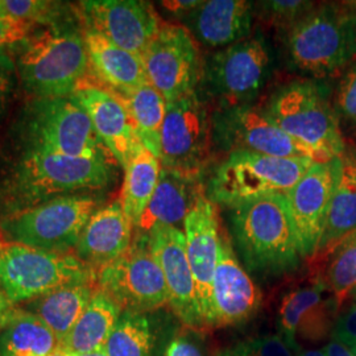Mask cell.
I'll list each match as a JSON object with an SVG mask.
<instances>
[{"label":"cell","instance_id":"obj_7","mask_svg":"<svg viewBox=\"0 0 356 356\" xmlns=\"http://www.w3.org/2000/svg\"><path fill=\"white\" fill-rule=\"evenodd\" d=\"M316 161L235 151L218 166L209 184V198L231 207L269 194H286Z\"/></svg>","mask_w":356,"mask_h":356},{"label":"cell","instance_id":"obj_47","mask_svg":"<svg viewBox=\"0 0 356 356\" xmlns=\"http://www.w3.org/2000/svg\"><path fill=\"white\" fill-rule=\"evenodd\" d=\"M6 245H7V244H6V243L3 242V241H1V238H0V254H3V251H4V248H6Z\"/></svg>","mask_w":356,"mask_h":356},{"label":"cell","instance_id":"obj_28","mask_svg":"<svg viewBox=\"0 0 356 356\" xmlns=\"http://www.w3.org/2000/svg\"><path fill=\"white\" fill-rule=\"evenodd\" d=\"M122 313V307L97 288L86 310L60 347L76 355L103 350Z\"/></svg>","mask_w":356,"mask_h":356},{"label":"cell","instance_id":"obj_44","mask_svg":"<svg viewBox=\"0 0 356 356\" xmlns=\"http://www.w3.org/2000/svg\"><path fill=\"white\" fill-rule=\"evenodd\" d=\"M323 350L326 353V356H355L350 347L337 341H331Z\"/></svg>","mask_w":356,"mask_h":356},{"label":"cell","instance_id":"obj_23","mask_svg":"<svg viewBox=\"0 0 356 356\" xmlns=\"http://www.w3.org/2000/svg\"><path fill=\"white\" fill-rule=\"evenodd\" d=\"M195 41L211 48H226L250 38L254 4L244 0H209L184 17Z\"/></svg>","mask_w":356,"mask_h":356},{"label":"cell","instance_id":"obj_8","mask_svg":"<svg viewBox=\"0 0 356 356\" xmlns=\"http://www.w3.org/2000/svg\"><path fill=\"white\" fill-rule=\"evenodd\" d=\"M99 202L88 194L66 195L7 216L0 223L13 243L53 254H70Z\"/></svg>","mask_w":356,"mask_h":356},{"label":"cell","instance_id":"obj_32","mask_svg":"<svg viewBox=\"0 0 356 356\" xmlns=\"http://www.w3.org/2000/svg\"><path fill=\"white\" fill-rule=\"evenodd\" d=\"M156 341V329L148 313L123 312L103 350L108 356H153Z\"/></svg>","mask_w":356,"mask_h":356},{"label":"cell","instance_id":"obj_10","mask_svg":"<svg viewBox=\"0 0 356 356\" xmlns=\"http://www.w3.org/2000/svg\"><path fill=\"white\" fill-rule=\"evenodd\" d=\"M272 51L261 35L250 36L211 54L204 64L202 79L220 108L251 104L267 85Z\"/></svg>","mask_w":356,"mask_h":356},{"label":"cell","instance_id":"obj_11","mask_svg":"<svg viewBox=\"0 0 356 356\" xmlns=\"http://www.w3.org/2000/svg\"><path fill=\"white\" fill-rule=\"evenodd\" d=\"M97 288L123 312L151 313L169 305L165 279L149 239L135 234L127 252L97 273Z\"/></svg>","mask_w":356,"mask_h":356},{"label":"cell","instance_id":"obj_6","mask_svg":"<svg viewBox=\"0 0 356 356\" xmlns=\"http://www.w3.org/2000/svg\"><path fill=\"white\" fill-rule=\"evenodd\" d=\"M268 116L326 161L346 149L339 119L323 89L312 81H296L277 90L264 107Z\"/></svg>","mask_w":356,"mask_h":356},{"label":"cell","instance_id":"obj_2","mask_svg":"<svg viewBox=\"0 0 356 356\" xmlns=\"http://www.w3.org/2000/svg\"><path fill=\"white\" fill-rule=\"evenodd\" d=\"M15 45L16 74L32 99L72 97L90 76L83 28L76 23L35 28Z\"/></svg>","mask_w":356,"mask_h":356},{"label":"cell","instance_id":"obj_26","mask_svg":"<svg viewBox=\"0 0 356 356\" xmlns=\"http://www.w3.org/2000/svg\"><path fill=\"white\" fill-rule=\"evenodd\" d=\"M356 231V149L346 147L337 157V178L318 254H329Z\"/></svg>","mask_w":356,"mask_h":356},{"label":"cell","instance_id":"obj_48","mask_svg":"<svg viewBox=\"0 0 356 356\" xmlns=\"http://www.w3.org/2000/svg\"><path fill=\"white\" fill-rule=\"evenodd\" d=\"M351 296H353V298H354V301L356 302V288L354 289V292L351 293Z\"/></svg>","mask_w":356,"mask_h":356},{"label":"cell","instance_id":"obj_19","mask_svg":"<svg viewBox=\"0 0 356 356\" xmlns=\"http://www.w3.org/2000/svg\"><path fill=\"white\" fill-rule=\"evenodd\" d=\"M149 247L165 279L169 306L191 329H202L204 321L197 298L195 281L186 254L185 234L177 227L156 229L148 235Z\"/></svg>","mask_w":356,"mask_h":356},{"label":"cell","instance_id":"obj_29","mask_svg":"<svg viewBox=\"0 0 356 356\" xmlns=\"http://www.w3.org/2000/svg\"><path fill=\"white\" fill-rule=\"evenodd\" d=\"M58 346L53 331L28 310L16 309L0 330V356H51Z\"/></svg>","mask_w":356,"mask_h":356},{"label":"cell","instance_id":"obj_24","mask_svg":"<svg viewBox=\"0 0 356 356\" xmlns=\"http://www.w3.org/2000/svg\"><path fill=\"white\" fill-rule=\"evenodd\" d=\"M198 177L161 166L157 188L135 226V234L148 236L156 229L184 226L197 200L204 194Z\"/></svg>","mask_w":356,"mask_h":356},{"label":"cell","instance_id":"obj_36","mask_svg":"<svg viewBox=\"0 0 356 356\" xmlns=\"http://www.w3.org/2000/svg\"><path fill=\"white\" fill-rule=\"evenodd\" d=\"M280 334L263 335L241 341L222 350L218 356H294Z\"/></svg>","mask_w":356,"mask_h":356},{"label":"cell","instance_id":"obj_37","mask_svg":"<svg viewBox=\"0 0 356 356\" xmlns=\"http://www.w3.org/2000/svg\"><path fill=\"white\" fill-rule=\"evenodd\" d=\"M334 110L338 119L356 134V61L347 67L334 97Z\"/></svg>","mask_w":356,"mask_h":356},{"label":"cell","instance_id":"obj_18","mask_svg":"<svg viewBox=\"0 0 356 356\" xmlns=\"http://www.w3.org/2000/svg\"><path fill=\"white\" fill-rule=\"evenodd\" d=\"M260 304V291L241 266L227 234L222 229L211 284L209 327H227L243 323L254 316Z\"/></svg>","mask_w":356,"mask_h":356},{"label":"cell","instance_id":"obj_15","mask_svg":"<svg viewBox=\"0 0 356 356\" xmlns=\"http://www.w3.org/2000/svg\"><path fill=\"white\" fill-rule=\"evenodd\" d=\"M76 10L83 28L140 57L163 26L152 4L141 0H85Z\"/></svg>","mask_w":356,"mask_h":356},{"label":"cell","instance_id":"obj_9","mask_svg":"<svg viewBox=\"0 0 356 356\" xmlns=\"http://www.w3.org/2000/svg\"><path fill=\"white\" fill-rule=\"evenodd\" d=\"M90 280L97 281V272L76 254H53L10 243L0 254V289L13 305L33 301L70 282Z\"/></svg>","mask_w":356,"mask_h":356},{"label":"cell","instance_id":"obj_45","mask_svg":"<svg viewBox=\"0 0 356 356\" xmlns=\"http://www.w3.org/2000/svg\"><path fill=\"white\" fill-rule=\"evenodd\" d=\"M298 356H326V353H325V350H316V348H313V350L301 351Z\"/></svg>","mask_w":356,"mask_h":356},{"label":"cell","instance_id":"obj_46","mask_svg":"<svg viewBox=\"0 0 356 356\" xmlns=\"http://www.w3.org/2000/svg\"><path fill=\"white\" fill-rule=\"evenodd\" d=\"M8 17V15L6 13V10H4V7H3V4H1V0H0V20H4V19H7Z\"/></svg>","mask_w":356,"mask_h":356},{"label":"cell","instance_id":"obj_34","mask_svg":"<svg viewBox=\"0 0 356 356\" xmlns=\"http://www.w3.org/2000/svg\"><path fill=\"white\" fill-rule=\"evenodd\" d=\"M8 15L36 26H60L79 22L76 4L51 0H1Z\"/></svg>","mask_w":356,"mask_h":356},{"label":"cell","instance_id":"obj_43","mask_svg":"<svg viewBox=\"0 0 356 356\" xmlns=\"http://www.w3.org/2000/svg\"><path fill=\"white\" fill-rule=\"evenodd\" d=\"M15 312H16V309L13 307V304L6 297V294L0 289V330L11 319Z\"/></svg>","mask_w":356,"mask_h":356},{"label":"cell","instance_id":"obj_20","mask_svg":"<svg viewBox=\"0 0 356 356\" xmlns=\"http://www.w3.org/2000/svg\"><path fill=\"white\" fill-rule=\"evenodd\" d=\"M182 231L186 254L195 281L197 298L204 321L209 326L211 312V284L218 261L220 225L216 204L202 194L186 216Z\"/></svg>","mask_w":356,"mask_h":356},{"label":"cell","instance_id":"obj_13","mask_svg":"<svg viewBox=\"0 0 356 356\" xmlns=\"http://www.w3.org/2000/svg\"><path fill=\"white\" fill-rule=\"evenodd\" d=\"M211 141V115L197 91L166 103L160 156L163 168L200 176L209 161Z\"/></svg>","mask_w":356,"mask_h":356},{"label":"cell","instance_id":"obj_3","mask_svg":"<svg viewBox=\"0 0 356 356\" xmlns=\"http://www.w3.org/2000/svg\"><path fill=\"white\" fill-rule=\"evenodd\" d=\"M229 225L248 269L267 277L296 270L302 256L284 194H269L234 204Z\"/></svg>","mask_w":356,"mask_h":356},{"label":"cell","instance_id":"obj_21","mask_svg":"<svg viewBox=\"0 0 356 356\" xmlns=\"http://www.w3.org/2000/svg\"><path fill=\"white\" fill-rule=\"evenodd\" d=\"M89 115L103 145L123 169L143 145L124 104L111 91L88 78L72 95Z\"/></svg>","mask_w":356,"mask_h":356},{"label":"cell","instance_id":"obj_22","mask_svg":"<svg viewBox=\"0 0 356 356\" xmlns=\"http://www.w3.org/2000/svg\"><path fill=\"white\" fill-rule=\"evenodd\" d=\"M135 229L119 200L98 209L90 218L76 247V256L97 273L131 247Z\"/></svg>","mask_w":356,"mask_h":356},{"label":"cell","instance_id":"obj_17","mask_svg":"<svg viewBox=\"0 0 356 356\" xmlns=\"http://www.w3.org/2000/svg\"><path fill=\"white\" fill-rule=\"evenodd\" d=\"M338 301L325 284H313L288 293L281 301L279 329L281 338L296 354L301 353L300 342H321L332 335L339 317Z\"/></svg>","mask_w":356,"mask_h":356},{"label":"cell","instance_id":"obj_12","mask_svg":"<svg viewBox=\"0 0 356 356\" xmlns=\"http://www.w3.org/2000/svg\"><path fill=\"white\" fill-rule=\"evenodd\" d=\"M213 139L227 152L267 154L282 159H310L316 163L326 160L304 143L282 131L264 111L254 104L219 108L211 115Z\"/></svg>","mask_w":356,"mask_h":356},{"label":"cell","instance_id":"obj_27","mask_svg":"<svg viewBox=\"0 0 356 356\" xmlns=\"http://www.w3.org/2000/svg\"><path fill=\"white\" fill-rule=\"evenodd\" d=\"M95 291V280L70 282L33 300L28 312L38 316L61 344L86 310Z\"/></svg>","mask_w":356,"mask_h":356},{"label":"cell","instance_id":"obj_41","mask_svg":"<svg viewBox=\"0 0 356 356\" xmlns=\"http://www.w3.org/2000/svg\"><path fill=\"white\" fill-rule=\"evenodd\" d=\"M164 356H204V354L189 338L177 337L169 343Z\"/></svg>","mask_w":356,"mask_h":356},{"label":"cell","instance_id":"obj_42","mask_svg":"<svg viewBox=\"0 0 356 356\" xmlns=\"http://www.w3.org/2000/svg\"><path fill=\"white\" fill-rule=\"evenodd\" d=\"M200 3H201L200 0H172V1H163L161 4L170 13L185 17L191 11H194L200 6Z\"/></svg>","mask_w":356,"mask_h":356},{"label":"cell","instance_id":"obj_38","mask_svg":"<svg viewBox=\"0 0 356 356\" xmlns=\"http://www.w3.org/2000/svg\"><path fill=\"white\" fill-rule=\"evenodd\" d=\"M35 26L32 23L24 20H16L13 17H7L0 20V49L10 48L23 38H26Z\"/></svg>","mask_w":356,"mask_h":356},{"label":"cell","instance_id":"obj_39","mask_svg":"<svg viewBox=\"0 0 356 356\" xmlns=\"http://www.w3.org/2000/svg\"><path fill=\"white\" fill-rule=\"evenodd\" d=\"M16 76L15 61L10 53L0 49V116L4 113L13 88V79Z\"/></svg>","mask_w":356,"mask_h":356},{"label":"cell","instance_id":"obj_49","mask_svg":"<svg viewBox=\"0 0 356 356\" xmlns=\"http://www.w3.org/2000/svg\"><path fill=\"white\" fill-rule=\"evenodd\" d=\"M351 351L354 353V355L356 356V347H351Z\"/></svg>","mask_w":356,"mask_h":356},{"label":"cell","instance_id":"obj_33","mask_svg":"<svg viewBox=\"0 0 356 356\" xmlns=\"http://www.w3.org/2000/svg\"><path fill=\"white\" fill-rule=\"evenodd\" d=\"M327 254V264L318 279L342 305L356 288V231Z\"/></svg>","mask_w":356,"mask_h":356},{"label":"cell","instance_id":"obj_25","mask_svg":"<svg viewBox=\"0 0 356 356\" xmlns=\"http://www.w3.org/2000/svg\"><path fill=\"white\" fill-rule=\"evenodd\" d=\"M83 38L89 57L90 78L94 82L118 95L149 83L140 56L115 45L89 28H83Z\"/></svg>","mask_w":356,"mask_h":356},{"label":"cell","instance_id":"obj_16","mask_svg":"<svg viewBox=\"0 0 356 356\" xmlns=\"http://www.w3.org/2000/svg\"><path fill=\"white\" fill-rule=\"evenodd\" d=\"M337 178V157L314 163L285 194L300 254L312 257L318 252Z\"/></svg>","mask_w":356,"mask_h":356},{"label":"cell","instance_id":"obj_30","mask_svg":"<svg viewBox=\"0 0 356 356\" xmlns=\"http://www.w3.org/2000/svg\"><path fill=\"white\" fill-rule=\"evenodd\" d=\"M160 159L144 145L139 147L124 168V181L119 201L131 219L134 229L152 198L160 179Z\"/></svg>","mask_w":356,"mask_h":356},{"label":"cell","instance_id":"obj_35","mask_svg":"<svg viewBox=\"0 0 356 356\" xmlns=\"http://www.w3.org/2000/svg\"><path fill=\"white\" fill-rule=\"evenodd\" d=\"M254 4V3H252ZM316 7L313 1L302 0H266L254 4V11L266 23L279 26L282 29H291L304 16Z\"/></svg>","mask_w":356,"mask_h":356},{"label":"cell","instance_id":"obj_14","mask_svg":"<svg viewBox=\"0 0 356 356\" xmlns=\"http://www.w3.org/2000/svg\"><path fill=\"white\" fill-rule=\"evenodd\" d=\"M141 60L148 82L166 103L195 92L204 74L197 41L184 26L163 23Z\"/></svg>","mask_w":356,"mask_h":356},{"label":"cell","instance_id":"obj_31","mask_svg":"<svg viewBox=\"0 0 356 356\" xmlns=\"http://www.w3.org/2000/svg\"><path fill=\"white\" fill-rule=\"evenodd\" d=\"M115 95L124 104L141 144L160 159L161 131L166 113L164 97L151 83H145L127 94Z\"/></svg>","mask_w":356,"mask_h":356},{"label":"cell","instance_id":"obj_1","mask_svg":"<svg viewBox=\"0 0 356 356\" xmlns=\"http://www.w3.org/2000/svg\"><path fill=\"white\" fill-rule=\"evenodd\" d=\"M116 165L111 153L70 157L23 151L0 181V207L13 216L60 197L103 191L114 182Z\"/></svg>","mask_w":356,"mask_h":356},{"label":"cell","instance_id":"obj_4","mask_svg":"<svg viewBox=\"0 0 356 356\" xmlns=\"http://www.w3.org/2000/svg\"><path fill=\"white\" fill-rule=\"evenodd\" d=\"M291 64L306 76H331L356 58V3L316 6L286 31Z\"/></svg>","mask_w":356,"mask_h":356},{"label":"cell","instance_id":"obj_5","mask_svg":"<svg viewBox=\"0 0 356 356\" xmlns=\"http://www.w3.org/2000/svg\"><path fill=\"white\" fill-rule=\"evenodd\" d=\"M19 134L23 151L70 157L110 153L73 97L32 99L22 115Z\"/></svg>","mask_w":356,"mask_h":356},{"label":"cell","instance_id":"obj_40","mask_svg":"<svg viewBox=\"0 0 356 356\" xmlns=\"http://www.w3.org/2000/svg\"><path fill=\"white\" fill-rule=\"evenodd\" d=\"M332 341L346 344L347 347H356V302L341 314L332 331Z\"/></svg>","mask_w":356,"mask_h":356}]
</instances>
